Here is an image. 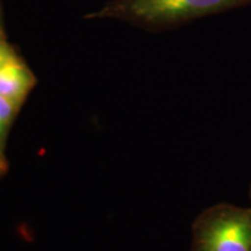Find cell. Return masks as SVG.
Listing matches in <instances>:
<instances>
[{
    "label": "cell",
    "mask_w": 251,
    "mask_h": 251,
    "mask_svg": "<svg viewBox=\"0 0 251 251\" xmlns=\"http://www.w3.org/2000/svg\"><path fill=\"white\" fill-rule=\"evenodd\" d=\"M20 106L11 100L0 96V140L7 131Z\"/></svg>",
    "instance_id": "4"
},
{
    "label": "cell",
    "mask_w": 251,
    "mask_h": 251,
    "mask_svg": "<svg viewBox=\"0 0 251 251\" xmlns=\"http://www.w3.org/2000/svg\"><path fill=\"white\" fill-rule=\"evenodd\" d=\"M34 85V75L15 54L0 65V96L20 106Z\"/></svg>",
    "instance_id": "3"
},
{
    "label": "cell",
    "mask_w": 251,
    "mask_h": 251,
    "mask_svg": "<svg viewBox=\"0 0 251 251\" xmlns=\"http://www.w3.org/2000/svg\"><path fill=\"white\" fill-rule=\"evenodd\" d=\"M251 0H114L91 18H113L149 28H166L246 7Z\"/></svg>",
    "instance_id": "1"
},
{
    "label": "cell",
    "mask_w": 251,
    "mask_h": 251,
    "mask_svg": "<svg viewBox=\"0 0 251 251\" xmlns=\"http://www.w3.org/2000/svg\"><path fill=\"white\" fill-rule=\"evenodd\" d=\"M197 251H251V211L229 208L200 228Z\"/></svg>",
    "instance_id": "2"
},
{
    "label": "cell",
    "mask_w": 251,
    "mask_h": 251,
    "mask_svg": "<svg viewBox=\"0 0 251 251\" xmlns=\"http://www.w3.org/2000/svg\"><path fill=\"white\" fill-rule=\"evenodd\" d=\"M4 170H5V162H4V158H2L1 153H0V174H1Z\"/></svg>",
    "instance_id": "6"
},
{
    "label": "cell",
    "mask_w": 251,
    "mask_h": 251,
    "mask_svg": "<svg viewBox=\"0 0 251 251\" xmlns=\"http://www.w3.org/2000/svg\"><path fill=\"white\" fill-rule=\"evenodd\" d=\"M14 54V51L9 47L6 45L5 42L0 41V65L4 63L6 59H8L12 55Z\"/></svg>",
    "instance_id": "5"
}]
</instances>
